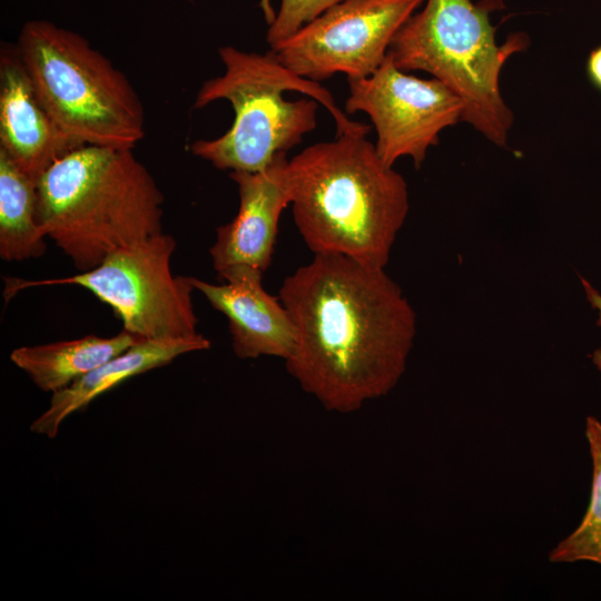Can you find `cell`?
<instances>
[{
  "label": "cell",
  "mask_w": 601,
  "mask_h": 601,
  "mask_svg": "<svg viewBox=\"0 0 601 601\" xmlns=\"http://www.w3.org/2000/svg\"><path fill=\"white\" fill-rule=\"evenodd\" d=\"M278 297L295 328L287 372L326 411L356 412L397 385L417 317L385 268L314 254L283 280Z\"/></svg>",
  "instance_id": "1"
},
{
  "label": "cell",
  "mask_w": 601,
  "mask_h": 601,
  "mask_svg": "<svg viewBox=\"0 0 601 601\" xmlns=\"http://www.w3.org/2000/svg\"><path fill=\"white\" fill-rule=\"evenodd\" d=\"M365 136L343 134L288 160L290 205L313 254H337L385 268L408 214V188Z\"/></svg>",
  "instance_id": "2"
},
{
  "label": "cell",
  "mask_w": 601,
  "mask_h": 601,
  "mask_svg": "<svg viewBox=\"0 0 601 601\" xmlns=\"http://www.w3.org/2000/svg\"><path fill=\"white\" fill-rule=\"evenodd\" d=\"M162 204L161 190L132 149L85 145L38 179L40 223L78 272L162 233Z\"/></svg>",
  "instance_id": "3"
},
{
  "label": "cell",
  "mask_w": 601,
  "mask_h": 601,
  "mask_svg": "<svg viewBox=\"0 0 601 601\" xmlns=\"http://www.w3.org/2000/svg\"><path fill=\"white\" fill-rule=\"evenodd\" d=\"M218 55L224 72L203 83L193 108L227 100L235 117L221 136L189 146L194 156L214 167L230 173L264 170L277 154L315 129L318 104L332 115L337 136L367 135L370 127L349 120L325 87L289 70L274 51L262 55L225 46Z\"/></svg>",
  "instance_id": "4"
},
{
  "label": "cell",
  "mask_w": 601,
  "mask_h": 601,
  "mask_svg": "<svg viewBox=\"0 0 601 601\" xmlns=\"http://www.w3.org/2000/svg\"><path fill=\"white\" fill-rule=\"evenodd\" d=\"M502 8L501 0H425L397 31L388 55L398 69L424 71L444 83L463 104L461 121L508 148L514 115L502 97L500 75L530 39L515 32L496 43L490 14Z\"/></svg>",
  "instance_id": "5"
},
{
  "label": "cell",
  "mask_w": 601,
  "mask_h": 601,
  "mask_svg": "<svg viewBox=\"0 0 601 601\" xmlns=\"http://www.w3.org/2000/svg\"><path fill=\"white\" fill-rule=\"evenodd\" d=\"M16 46L41 102L70 140L132 149L144 138L145 110L137 91L81 35L31 20Z\"/></svg>",
  "instance_id": "6"
},
{
  "label": "cell",
  "mask_w": 601,
  "mask_h": 601,
  "mask_svg": "<svg viewBox=\"0 0 601 601\" xmlns=\"http://www.w3.org/2000/svg\"><path fill=\"white\" fill-rule=\"evenodd\" d=\"M175 238L164 231L118 248L96 267L76 275L24 280L6 279L7 299L35 286L76 285L109 305L124 329L141 339L188 337L198 334L191 276H175L170 259Z\"/></svg>",
  "instance_id": "7"
},
{
  "label": "cell",
  "mask_w": 601,
  "mask_h": 601,
  "mask_svg": "<svg viewBox=\"0 0 601 601\" xmlns=\"http://www.w3.org/2000/svg\"><path fill=\"white\" fill-rule=\"evenodd\" d=\"M425 0H342L277 47V59L296 75L322 81L336 73L371 76L393 38Z\"/></svg>",
  "instance_id": "8"
},
{
  "label": "cell",
  "mask_w": 601,
  "mask_h": 601,
  "mask_svg": "<svg viewBox=\"0 0 601 601\" xmlns=\"http://www.w3.org/2000/svg\"><path fill=\"white\" fill-rule=\"evenodd\" d=\"M345 112L366 114L376 131L375 149L387 167L411 157L420 168L440 132L461 121L463 104L435 78L421 79L398 69L387 53L371 76L347 78Z\"/></svg>",
  "instance_id": "9"
},
{
  "label": "cell",
  "mask_w": 601,
  "mask_h": 601,
  "mask_svg": "<svg viewBox=\"0 0 601 601\" xmlns=\"http://www.w3.org/2000/svg\"><path fill=\"white\" fill-rule=\"evenodd\" d=\"M286 152L277 154L270 165L256 173L231 171L237 185V215L216 229L209 249L217 275L247 266L263 273L270 266L279 218L290 204Z\"/></svg>",
  "instance_id": "10"
},
{
  "label": "cell",
  "mask_w": 601,
  "mask_h": 601,
  "mask_svg": "<svg viewBox=\"0 0 601 601\" xmlns=\"http://www.w3.org/2000/svg\"><path fill=\"white\" fill-rule=\"evenodd\" d=\"M263 272L238 266L218 275L213 284L193 277L196 290L228 323L234 354L242 359L262 356L286 361L295 345V328L286 307L263 286Z\"/></svg>",
  "instance_id": "11"
},
{
  "label": "cell",
  "mask_w": 601,
  "mask_h": 601,
  "mask_svg": "<svg viewBox=\"0 0 601 601\" xmlns=\"http://www.w3.org/2000/svg\"><path fill=\"white\" fill-rule=\"evenodd\" d=\"M78 147L41 102L17 46H4L0 53V150L38 181L55 161Z\"/></svg>",
  "instance_id": "12"
},
{
  "label": "cell",
  "mask_w": 601,
  "mask_h": 601,
  "mask_svg": "<svg viewBox=\"0 0 601 601\" xmlns=\"http://www.w3.org/2000/svg\"><path fill=\"white\" fill-rule=\"evenodd\" d=\"M209 347L210 341L200 333L188 337L141 339L69 386L52 393L49 406L33 420L30 431L53 439L66 418L86 408L98 396L184 354Z\"/></svg>",
  "instance_id": "13"
},
{
  "label": "cell",
  "mask_w": 601,
  "mask_h": 601,
  "mask_svg": "<svg viewBox=\"0 0 601 601\" xmlns=\"http://www.w3.org/2000/svg\"><path fill=\"white\" fill-rule=\"evenodd\" d=\"M141 338L122 329L115 336L87 335L55 343L21 346L10 354L11 362L43 392H58Z\"/></svg>",
  "instance_id": "14"
},
{
  "label": "cell",
  "mask_w": 601,
  "mask_h": 601,
  "mask_svg": "<svg viewBox=\"0 0 601 601\" xmlns=\"http://www.w3.org/2000/svg\"><path fill=\"white\" fill-rule=\"evenodd\" d=\"M46 237L39 219L38 181L0 150V257L7 262L41 257Z\"/></svg>",
  "instance_id": "15"
},
{
  "label": "cell",
  "mask_w": 601,
  "mask_h": 601,
  "mask_svg": "<svg viewBox=\"0 0 601 601\" xmlns=\"http://www.w3.org/2000/svg\"><path fill=\"white\" fill-rule=\"evenodd\" d=\"M585 436L592 460V484L588 509L577 529L549 553L552 563L590 561L601 564V422L585 420Z\"/></svg>",
  "instance_id": "16"
},
{
  "label": "cell",
  "mask_w": 601,
  "mask_h": 601,
  "mask_svg": "<svg viewBox=\"0 0 601 601\" xmlns=\"http://www.w3.org/2000/svg\"><path fill=\"white\" fill-rule=\"evenodd\" d=\"M342 0H280L279 9L269 23L266 40L275 50L305 24Z\"/></svg>",
  "instance_id": "17"
},
{
  "label": "cell",
  "mask_w": 601,
  "mask_h": 601,
  "mask_svg": "<svg viewBox=\"0 0 601 601\" xmlns=\"http://www.w3.org/2000/svg\"><path fill=\"white\" fill-rule=\"evenodd\" d=\"M585 72L590 83L601 92V45L590 51L585 62Z\"/></svg>",
  "instance_id": "18"
},
{
  "label": "cell",
  "mask_w": 601,
  "mask_h": 601,
  "mask_svg": "<svg viewBox=\"0 0 601 601\" xmlns=\"http://www.w3.org/2000/svg\"><path fill=\"white\" fill-rule=\"evenodd\" d=\"M582 286L584 288V293L587 296V299L591 307L597 311L598 313V319L597 325L601 327V293L595 289L585 278L580 276Z\"/></svg>",
  "instance_id": "19"
},
{
  "label": "cell",
  "mask_w": 601,
  "mask_h": 601,
  "mask_svg": "<svg viewBox=\"0 0 601 601\" xmlns=\"http://www.w3.org/2000/svg\"><path fill=\"white\" fill-rule=\"evenodd\" d=\"M591 361L593 365L598 368V371L601 373V345L595 348L591 354Z\"/></svg>",
  "instance_id": "20"
},
{
  "label": "cell",
  "mask_w": 601,
  "mask_h": 601,
  "mask_svg": "<svg viewBox=\"0 0 601 601\" xmlns=\"http://www.w3.org/2000/svg\"><path fill=\"white\" fill-rule=\"evenodd\" d=\"M187 1H194V0H187ZM262 7L264 9V12H265V16H266V19L268 21V23L272 21V19H274L275 17V13L273 12L270 6H269V0H262Z\"/></svg>",
  "instance_id": "21"
}]
</instances>
